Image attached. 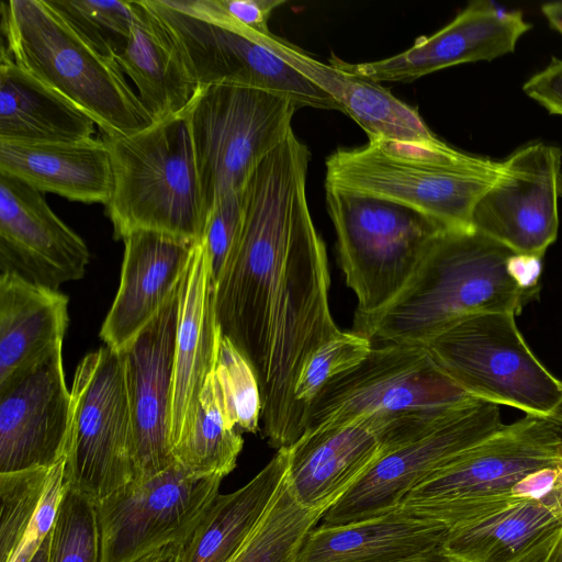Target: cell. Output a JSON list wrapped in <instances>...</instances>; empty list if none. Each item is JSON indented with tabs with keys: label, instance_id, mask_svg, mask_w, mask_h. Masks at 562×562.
Returning <instances> with one entry per match:
<instances>
[{
	"label": "cell",
	"instance_id": "obj_1",
	"mask_svg": "<svg viewBox=\"0 0 562 562\" xmlns=\"http://www.w3.org/2000/svg\"><path fill=\"white\" fill-rule=\"evenodd\" d=\"M310 157L292 131L257 166L215 293L221 333L254 369L262 436L276 450L302 436L294 387L303 368L341 333L329 307L326 247L307 205Z\"/></svg>",
	"mask_w": 562,
	"mask_h": 562
},
{
	"label": "cell",
	"instance_id": "obj_2",
	"mask_svg": "<svg viewBox=\"0 0 562 562\" xmlns=\"http://www.w3.org/2000/svg\"><path fill=\"white\" fill-rule=\"evenodd\" d=\"M541 258L519 255L474 231H446L402 293L381 312L353 318L372 345L422 342L484 313L519 314L536 299Z\"/></svg>",
	"mask_w": 562,
	"mask_h": 562
},
{
	"label": "cell",
	"instance_id": "obj_3",
	"mask_svg": "<svg viewBox=\"0 0 562 562\" xmlns=\"http://www.w3.org/2000/svg\"><path fill=\"white\" fill-rule=\"evenodd\" d=\"M325 186L412 207L447 229H473L477 202L502 161L457 150L437 138L415 143L373 139L339 148L326 159Z\"/></svg>",
	"mask_w": 562,
	"mask_h": 562
},
{
	"label": "cell",
	"instance_id": "obj_4",
	"mask_svg": "<svg viewBox=\"0 0 562 562\" xmlns=\"http://www.w3.org/2000/svg\"><path fill=\"white\" fill-rule=\"evenodd\" d=\"M0 50L88 114L101 134L122 136L155 123L116 60L93 50L47 0L0 3Z\"/></svg>",
	"mask_w": 562,
	"mask_h": 562
},
{
	"label": "cell",
	"instance_id": "obj_5",
	"mask_svg": "<svg viewBox=\"0 0 562 562\" xmlns=\"http://www.w3.org/2000/svg\"><path fill=\"white\" fill-rule=\"evenodd\" d=\"M101 138L111 156L106 215L114 237L154 231L199 243L205 213L186 112L131 135Z\"/></svg>",
	"mask_w": 562,
	"mask_h": 562
},
{
	"label": "cell",
	"instance_id": "obj_6",
	"mask_svg": "<svg viewBox=\"0 0 562 562\" xmlns=\"http://www.w3.org/2000/svg\"><path fill=\"white\" fill-rule=\"evenodd\" d=\"M325 191L338 262L358 302L353 318L374 315L402 293L448 229L400 203L331 186Z\"/></svg>",
	"mask_w": 562,
	"mask_h": 562
},
{
	"label": "cell",
	"instance_id": "obj_7",
	"mask_svg": "<svg viewBox=\"0 0 562 562\" xmlns=\"http://www.w3.org/2000/svg\"><path fill=\"white\" fill-rule=\"evenodd\" d=\"M513 313L463 317L420 344L473 397L562 425V381L535 356Z\"/></svg>",
	"mask_w": 562,
	"mask_h": 562
},
{
	"label": "cell",
	"instance_id": "obj_8",
	"mask_svg": "<svg viewBox=\"0 0 562 562\" xmlns=\"http://www.w3.org/2000/svg\"><path fill=\"white\" fill-rule=\"evenodd\" d=\"M297 109L292 100L256 88H198L184 112L205 218L221 199L243 191L257 166L293 131Z\"/></svg>",
	"mask_w": 562,
	"mask_h": 562
},
{
	"label": "cell",
	"instance_id": "obj_9",
	"mask_svg": "<svg viewBox=\"0 0 562 562\" xmlns=\"http://www.w3.org/2000/svg\"><path fill=\"white\" fill-rule=\"evenodd\" d=\"M180 47L198 88L235 85L281 94L297 108L339 110L326 92L267 48L216 0H147Z\"/></svg>",
	"mask_w": 562,
	"mask_h": 562
},
{
	"label": "cell",
	"instance_id": "obj_10",
	"mask_svg": "<svg viewBox=\"0 0 562 562\" xmlns=\"http://www.w3.org/2000/svg\"><path fill=\"white\" fill-rule=\"evenodd\" d=\"M65 442V482L95 503L136 479L124 358L102 347L77 366Z\"/></svg>",
	"mask_w": 562,
	"mask_h": 562
},
{
	"label": "cell",
	"instance_id": "obj_11",
	"mask_svg": "<svg viewBox=\"0 0 562 562\" xmlns=\"http://www.w3.org/2000/svg\"><path fill=\"white\" fill-rule=\"evenodd\" d=\"M479 401L449 378L420 342L375 344L361 362L319 392L304 432L372 415L396 419L443 413Z\"/></svg>",
	"mask_w": 562,
	"mask_h": 562
},
{
	"label": "cell",
	"instance_id": "obj_12",
	"mask_svg": "<svg viewBox=\"0 0 562 562\" xmlns=\"http://www.w3.org/2000/svg\"><path fill=\"white\" fill-rule=\"evenodd\" d=\"M558 467H562V425L526 415L432 473L397 508L451 527L473 503L513 492L531 473Z\"/></svg>",
	"mask_w": 562,
	"mask_h": 562
},
{
	"label": "cell",
	"instance_id": "obj_13",
	"mask_svg": "<svg viewBox=\"0 0 562 562\" xmlns=\"http://www.w3.org/2000/svg\"><path fill=\"white\" fill-rule=\"evenodd\" d=\"M223 477L196 475L176 461L95 503L100 562H127L187 541L220 494Z\"/></svg>",
	"mask_w": 562,
	"mask_h": 562
},
{
	"label": "cell",
	"instance_id": "obj_14",
	"mask_svg": "<svg viewBox=\"0 0 562 562\" xmlns=\"http://www.w3.org/2000/svg\"><path fill=\"white\" fill-rule=\"evenodd\" d=\"M498 405L479 401L463 406L416 439L386 451L323 516L341 526L396 509L432 473L503 426Z\"/></svg>",
	"mask_w": 562,
	"mask_h": 562
},
{
	"label": "cell",
	"instance_id": "obj_15",
	"mask_svg": "<svg viewBox=\"0 0 562 562\" xmlns=\"http://www.w3.org/2000/svg\"><path fill=\"white\" fill-rule=\"evenodd\" d=\"M561 167L555 146L539 142L514 151L477 202L472 228L515 254L542 259L558 236Z\"/></svg>",
	"mask_w": 562,
	"mask_h": 562
},
{
	"label": "cell",
	"instance_id": "obj_16",
	"mask_svg": "<svg viewBox=\"0 0 562 562\" xmlns=\"http://www.w3.org/2000/svg\"><path fill=\"white\" fill-rule=\"evenodd\" d=\"M181 286L121 350L134 428L135 480L154 476L175 462L170 405Z\"/></svg>",
	"mask_w": 562,
	"mask_h": 562
},
{
	"label": "cell",
	"instance_id": "obj_17",
	"mask_svg": "<svg viewBox=\"0 0 562 562\" xmlns=\"http://www.w3.org/2000/svg\"><path fill=\"white\" fill-rule=\"evenodd\" d=\"M70 406L63 345L0 384V473L48 468L63 459Z\"/></svg>",
	"mask_w": 562,
	"mask_h": 562
},
{
	"label": "cell",
	"instance_id": "obj_18",
	"mask_svg": "<svg viewBox=\"0 0 562 562\" xmlns=\"http://www.w3.org/2000/svg\"><path fill=\"white\" fill-rule=\"evenodd\" d=\"M530 27L520 11H506L488 1H473L441 30L416 38L400 54L359 64L333 55L329 64L376 83L407 82L454 65L492 60L513 53Z\"/></svg>",
	"mask_w": 562,
	"mask_h": 562
},
{
	"label": "cell",
	"instance_id": "obj_19",
	"mask_svg": "<svg viewBox=\"0 0 562 562\" xmlns=\"http://www.w3.org/2000/svg\"><path fill=\"white\" fill-rule=\"evenodd\" d=\"M90 260L83 239L25 182L0 175V272L58 290L83 277Z\"/></svg>",
	"mask_w": 562,
	"mask_h": 562
},
{
	"label": "cell",
	"instance_id": "obj_20",
	"mask_svg": "<svg viewBox=\"0 0 562 562\" xmlns=\"http://www.w3.org/2000/svg\"><path fill=\"white\" fill-rule=\"evenodd\" d=\"M384 422L372 415L306 430L288 447L286 485L294 499L325 514L385 453Z\"/></svg>",
	"mask_w": 562,
	"mask_h": 562
},
{
	"label": "cell",
	"instance_id": "obj_21",
	"mask_svg": "<svg viewBox=\"0 0 562 562\" xmlns=\"http://www.w3.org/2000/svg\"><path fill=\"white\" fill-rule=\"evenodd\" d=\"M120 286L101 326L105 346L121 351L162 308L181 284L196 243L136 231L123 238Z\"/></svg>",
	"mask_w": 562,
	"mask_h": 562
},
{
	"label": "cell",
	"instance_id": "obj_22",
	"mask_svg": "<svg viewBox=\"0 0 562 562\" xmlns=\"http://www.w3.org/2000/svg\"><path fill=\"white\" fill-rule=\"evenodd\" d=\"M215 293L207 252L200 240L193 248L181 286L170 405L172 450L190 429L201 391L215 367L222 336Z\"/></svg>",
	"mask_w": 562,
	"mask_h": 562
},
{
	"label": "cell",
	"instance_id": "obj_23",
	"mask_svg": "<svg viewBox=\"0 0 562 562\" xmlns=\"http://www.w3.org/2000/svg\"><path fill=\"white\" fill-rule=\"evenodd\" d=\"M562 532V483L449 528L445 549L465 562H542Z\"/></svg>",
	"mask_w": 562,
	"mask_h": 562
},
{
	"label": "cell",
	"instance_id": "obj_24",
	"mask_svg": "<svg viewBox=\"0 0 562 562\" xmlns=\"http://www.w3.org/2000/svg\"><path fill=\"white\" fill-rule=\"evenodd\" d=\"M257 36L267 48L330 95L340 111L367 133L369 140L427 143L437 139L416 108L379 83L319 61L272 33H257Z\"/></svg>",
	"mask_w": 562,
	"mask_h": 562
},
{
	"label": "cell",
	"instance_id": "obj_25",
	"mask_svg": "<svg viewBox=\"0 0 562 562\" xmlns=\"http://www.w3.org/2000/svg\"><path fill=\"white\" fill-rule=\"evenodd\" d=\"M449 527L394 509L341 526L315 527L299 562H408L445 550Z\"/></svg>",
	"mask_w": 562,
	"mask_h": 562
},
{
	"label": "cell",
	"instance_id": "obj_26",
	"mask_svg": "<svg viewBox=\"0 0 562 562\" xmlns=\"http://www.w3.org/2000/svg\"><path fill=\"white\" fill-rule=\"evenodd\" d=\"M0 175L88 204L106 205L113 187L109 148L93 137L72 143L0 142Z\"/></svg>",
	"mask_w": 562,
	"mask_h": 562
},
{
	"label": "cell",
	"instance_id": "obj_27",
	"mask_svg": "<svg viewBox=\"0 0 562 562\" xmlns=\"http://www.w3.org/2000/svg\"><path fill=\"white\" fill-rule=\"evenodd\" d=\"M133 23L128 43L116 58L155 122L184 112L198 85L175 36L148 5L132 1Z\"/></svg>",
	"mask_w": 562,
	"mask_h": 562
},
{
	"label": "cell",
	"instance_id": "obj_28",
	"mask_svg": "<svg viewBox=\"0 0 562 562\" xmlns=\"http://www.w3.org/2000/svg\"><path fill=\"white\" fill-rule=\"evenodd\" d=\"M68 324L65 294L0 272V384L63 345Z\"/></svg>",
	"mask_w": 562,
	"mask_h": 562
},
{
	"label": "cell",
	"instance_id": "obj_29",
	"mask_svg": "<svg viewBox=\"0 0 562 562\" xmlns=\"http://www.w3.org/2000/svg\"><path fill=\"white\" fill-rule=\"evenodd\" d=\"M94 121L0 50V142L72 143L91 138Z\"/></svg>",
	"mask_w": 562,
	"mask_h": 562
},
{
	"label": "cell",
	"instance_id": "obj_30",
	"mask_svg": "<svg viewBox=\"0 0 562 562\" xmlns=\"http://www.w3.org/2000/svg\"><path fill=\"white\" fill-rule=\"evenodd\" d=\"M288 448L244 486L218 494L191 535L182 543L181 562H227L254 532L276 502L286 481Z\"/></svg>",
	"mask_w": 562,
	"mask_h": 562
},
{
	"label": "cell",
	"instance_id": "obj_31",
	"mask_svg": "<svg viewBox=\"0 0 562 562\" xmlns=\"http://www.w3.org/2000/svg\"><path fill=\"white\" fill-rule=\"evenodd\" d=\"M243 445L213 370L201 391L190 429L172 450L173 459L193 474L224 479L235 469Z\"/></svg>",
	"mask_w": 562,
	"mask_h": 562
},
{
	"label": "cell",
	"instance_id": "obj_32",
	"mask_svg": "<svg viewBox=\"0 0 562 562\" xmlns=\"http://www.w3.org/2000/svg\"><path fill=\"white\" fill-rule=\"evenodd\" d=\"M323 516L302 507L285 481L263 519L227 562H299L306 537Z\"/></svg>",
	"mask_w": 562,
	"mask_h": 562
},
{
	"label": "cell",
	"instance_id": "obj_33",
	"mask_svg": "<svg viewBox=\"0 0 562 562\" xmlns=\"http://www.w3.org/2000/svg\"><path fill=\"white\" fill-rule=\"evenodd\" d=\"M60 18L99 55L116 60L132 31L131 1L47 0Z\"/></svg>",
	"mask_w": 562,
	"mask_h": 562
},
{
	"label": "cell",
	"instance_id": "obj_34",
	"mask_svg": "<svg viewBox=\"0 0 562 562\" xmlns=\"http://www.w3.org/2000/svg\"><path fill=\"white\" fill-rule=\"evenodd\" d=\"M372 348V342L351 331L339 335L322 345L303 368L295 387L294 402L302 435L307 412L326 384L361 362Z\"/></svg>",
	"mask_w": 562,
	"mask_h": 562
},
{
	"label": "cell",
	"instance_id": "obj_35",
	"mask_svg": "<svg viewBox=\"0 0 562 562\" xmlns=\"http://www.w3.org/2000/svg\"><path fill=\"white\" fill-rule=\"evenodd\" d=\"M48 562H100L95 502L67 484L50 532Z\"/></svg>",
	"mask_w": 562,
	"mask_h": 562
},
{
	"label": "cell",
	"instance_id": "obj_36",
	"mask_svg": "<svg viewBox=\"0 0 562 562\" xmlns=\"http://www.w3.org/2000/svg\"><path fill=\"white\" fill-rule=\"evenodd\" d=\"M214 372L233 424L240 432H257L262 409L257 376L248 360L223 335Z\"/></svg>",
	"mask_w": 562,
	"mask_h": 562
},
{
	"label": "cell",
	"instance_id": "obj_37",
	"mask_svg": "<svg viewBox=\"0 0 562 562\" xmlns=\"http://www.w3.org/2000/svg\"><path fill=\"white\" fill-rule=\"evenodd\" d=\"M52 467L0 473V562L9 559L33 519Z\"/></svg>",
	"mask_w": 562,
	"mask_h": 562
},
{
	"label": "cell",
	"instance_id": "obj_38",
	"mask_svg": "<svg viewBox=\"0 0 562 562\" xmlns=\"http://www.w3.org/2000/svg\"><path fill=\"white\" fill-rule=\"evenodd\" d=\"M244 190V189H243ZM243 191L221 199L209 212L202 235L211 274L217 284L239 234Z\"/></svg>",
	"mask_w": 562,
	"mask_h": 562
},
{
	"label": "cell",
	"instance_id": "obj_39",
	"mask_svg": "<svg viewBox=\"0 0 562 562\" xmlns=\"http://www.w3.org/2000/svg\"><path fill=\"white\" fill-rule=\"evenodd\" d=\"M66 490L65 457L52 467L42 501L16 548L5 562H30L50 535Z\"/></svg>",
	"mask_w": 562,
	"mask_h": 562
},
{
	"label": "cell",
	"instance_id": "obj_40",
	"mask_svg": "<svg viewBox=\"0 0 562 562\" xmlns=\"http://www.w3.org/2000/svg\"><path fill=\"white\" fill-rule=\"evenodd\" d=\"M522 89L550 113L562 115V59H553L544 69L531 76Z\"/></svg>",
	"mask_w": 562,
	"mask_h": 562
},
{
	"label": "cell",
	"instance_id": "obj_41",
	"mask_svg": "<svg viewBox=\"0 0 562 562\" xmlns=\"http://www.w3.org/2000/svg\"><path fill=\"white\" fill-rule=\"evenodd\" d=\"M221 9L234 21L259 33H271L269 18L274 9L285 3L283 0H216Z\"/></svg>",
	"mask_w": 562,
	"mask_h": 562
},
{
	"label": "cell",
	"instance_id": "obj_42",
	"mask_svg": "<svg viewBox=\"0 0 562 562\" xmlns=\"http://www.w3.org/2000/svg\"><path fill=\"white\" fill-rule=\"evenodd\" d=\"M182 543L175 542L149 550L127 562H181Z\"/></svg>",
	"mask_w": 562,
	"mask_h": 562
},
{
	"label": "cell",
	"instance_id": "obj_43",
	"mask_svg": "<svg viewBox=\"0 0 562 562\" xmlns=\"http://www.w3.org/2000/svg\"><path fill=\"white\" fill-rule=\"evenodd\" d=\"M541 12L550 26L562 35V1L544 3Z\"/></svg>",
	"mask_w": 562,
	"mask_h": 562
},
{
	"label": "cell",
	"instance_id": "obj_44",
	"mask_svg": "<svg viewBox=\"0 0 562 562\" xmlns=\"http://www.w3.org/2000/svg\"><path fill=\"white\" fill-rule=\"evenodd\" d=\"M460 560L451 555L446 549L436 553L408 561V562H459Z\"/></svg>",
	"mask_w": 562,
	"mask_h": 562
},
{
	"label": "cell",
	"instance_id": "obj_45",
	"mask_svg": "<svg viewBox=\"0 0 562 562\" xmlns=\"http://www.w3.org/2000/svg\"><path fill=\"white\" fill-rule=\"evenodd\" d=\"M542 562H562V532Z\"/></svg>",
	"mask_w": 562,
	"mask_h": 562
},
{
	"label": "cell",
	"instance_id": "obj_46",
	"mask_svg": "<svg viewBox=\"0 0 562 562\" xmlns=\"http://www.w3.org/2000/svg\"><path fill=\"white\" fill-rule=\"evenodd\" d=\"M49 541L50 535L43 542L38 551L35 553L33 559L30 562H48L49 559Z\"/></svg>",
	"mask_w": 562,
	"mask_h": 562
},
{
	"label": "cell",
	"instance_id": "obj_47",
	"mask_svg": "<svg viewBox=\"0 0 562 562\" xmlns=\"http://www.w3.org/2000/svg\"><path fill=\"white\" fill-rule=\"evenodd\" d=\"M459 562H465V561L460 560Z\"/></svg>",
	"mask_w": 562,
	"mask_h": 562
}]
</instances>
